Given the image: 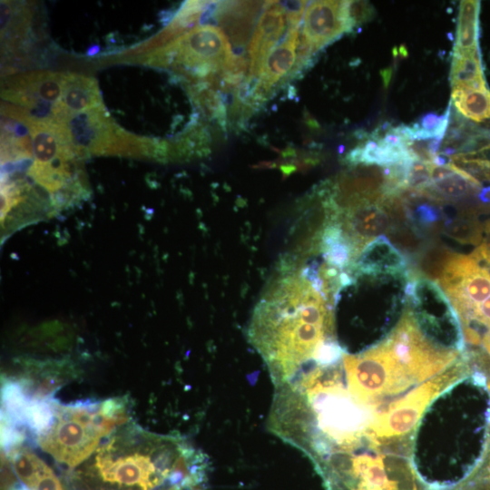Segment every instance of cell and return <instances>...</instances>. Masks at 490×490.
<instances>
[{
  "label": "cell",
  "instance_id": "5bb4252c",
  "mask_svg": "<svg viewBox=\"0 0 490 490\" xmlns=\"http://www.w3.org/2000/svg\"><path fill=\"white\" fill-rule=\"evenodd\" d=\"M262 2H213L209 16L227 32L235 44H244L253 27V24Z\"/></svg>",
  "mask_w": 490,
  "mask_h": 490
},
{
  "label": "cell",
  "instance_id": "484cf974",
  "mask_svg": "<svg viewBox=\"0 0 490 490\" xmlns=\"http://www.w3.org/2000/svg\"><path fill=\"white\" fill-rule=\"evenodd\" d=\"M432 163L436 166H447L451 163V157L447 156L442 152H438L434 156Z\"/></svg>",
  "mask_w": 490,
  "mask_h": 490
},
{
  "label": "cell",
  "instance_id": "d6986e66",
  "mask_svg": "<svg viewBox=\"0 0 490 490\" xmlns=\"http://www.w3.org/2000/svg\"><path fill=\"white\" fill-rule=\"evenodd\" d=\"M31 12L24 5L1 2V39L5 44H15L26 31Z\"/></svg>",
  "mask_w": 490,
  "mask_h": 490
},
{
  "label": "cell",
  "instance_id": "4316f807",
  "mask_svg": "<svg viewBox=\"0 0 490 490\" xmlns=\"http://www.w3.org/2000/svg\"><path fill=\"white\" fill-rule=\"evenodd\" d=\"M477 198L481 202L490 204V186L481 189Z\"/></svg>",
  "mask_w": 490,
  "mask_h": 490
},
{
  "label": "cell",
  "instance_id": "3957f363",
  "mask_svg": "<svg viewBox=\"0 0 490 490\" xmlns=\"http://www.w3.org/2000/svg\"><path fill=\"white\" fill-rule=\"evenodd\" d=\"M143 59L149 64L172 66L191 77L207 80L216 75L239 76L244 70V58L232 54L225 34L213 25L196 26Z\"/></svg>",
  "mask_w": 490,
  "mask_h": 490
},
{
  "label": "cell",
  "instance_id": "ffe728a7",
  "mask_svg": "<svg viewBox=\"0 0 490 490\" xmlns=\"http://www.w3.org/2000/svg\"><path fill=\"white\" fill-rule=\"evenodd\" d=\"M55 404L47 398L29 397L23 412L22 426L41 436L52 426L54 420Z\"/></svg>",
  "mask_w": 490,
  "mask_h": 490
},
{
  "label": "cell",
  "instance_id": "9c48e42d",
  "mask_svg": "<svg viewBox=\"0 0 490 490\" xmlns=\"http://www.w3.org/2000/svg\"><path fill=\"white\" fill-rule=\"evenodd\" d=\"M344 33H348L345 1L309 2L304 15L299 51L312 57Z\"/></svg>",
  "mask_w": 490,
  "mask_h": 490
},
{
  "label": "cell",
  "instance_id": "2e32d148",
  "mask_svg": "<svg viewBox=\"0 0 490 490\" xmlns=\"http://www.w3.org/2000/svg\"><path fill=\"white\" fill-rule=\"evenodd\" d=\"M434 201H461L481 191L478 180L456 166V172L422 190Z\"/></svg>",
  "mask_w": 490,
  "mask_h": 490
},
{
  "label": "cell",
  "instance_id": "ac0fdd59",
  "mask_svg": "<svg viewBox=\"0 0 490 490\" xmlns=\"http://www.w3.org/2000/svg\"><path fill=\"white\" fill-rule=\"evenodd\" d=\"M479 7L478 1L460 2L455 51L478 49Z\"/></svg>",
  "mask_w": 490,
  "mask_h": 490
},
{
  "label": "cell",
  "instance_id": "7402d4cb",
  "mask_svg": "<svg viewBox=\"0 0 490 490\" xmlns=\"http://www.w3.org/2000/svg\"><path fill=\"white\" fill-rule=\"evenodd\" d=\"M452 254L453 252L443 247L429 249L424 253L419 262L422 272L431 279H438Z\"/></svg>",
  "mask_w": 490,
  "mask_h": 490
},
{
  "label": "cell",
  "instance_id": "44dd1931",
  "mask_svg": "<svg viewBox=\"0 0 490 490\" xmlns=\"http://www.w3.org/2000/svg\"><path fill=\"white\" fill-rule=\"evenodd\" d=\"M443 232L464 244L479 245L483 239L484 225L472 214L446 218Z\"/></svg>",
  "mask_w": 490,
  "mask_h": 490
},
{
  "label": "cell",
  "instance_id": "9a60e30c",
  "mask_svg": "<svg viewBox=\"0 0 490 490\" xmlns=\"http://www.w3.org/2000/svg\"><path fill=\"white\" fill-rule=\"evenodd\" d=\"M450 80L452 87L466 89L487 88L483 74L479 48L470 51H455L453 54Z\"/></svg>",
  "mask_w": 490,
  "mask_h": 490
},
{
  "label": "cell",
  "instance_id": "8992f818",
  "mask_svg": "<svg viewBox=\"0 0 490 490\" xmlns=\"http://www.w3.org/2000/svg\"><path fill=\"white\" fill-rule=\"evenodd\" d=\"M467 373L466 358L456 359L437 377L416 387L376 416L368 427V438L377 443L408 433L417 424L428 404Z\"/></svg>",
  "mask_w": 490,
  "mask_h": 490
},
{
  "label": "cell",
  "instance_id": "603a6c76",
  "mask_svg": "<svg viewBox=\"0 0 490 490\" xmlns=\"http://www.w3.org/2000/svg\"><path fill=\"white\" fill-rule=\"evenodd\" d=\"M345 11L348 33L354 32L355 27L368 22L376 15L374 6L368 1H345Z\"/></svg>",
  "mask_w": 490,
  "mask_h": 490
},
{
  "label": "cell",
  "instance_id": "30bf717a",
  "mask_svg": "<svg viewBox=\"0 0 490 490\" xmlns=\"http://www.w3.org/2000/svg\"><path fill=\"white\" fill-rule=\"evenodd\" d=\"M287 15L280 2H264V10L254 30L249 45L250 72L245 79L256 82L270 52L279 41L286 29Z\"/></svg>",
  "mask_w": 490,
  "mask_h": 490
},
{
  "label": "cell",
  "instance_id": "277c9868",
  "mask_svg": "<svg viewBox=\"0 0 490 490\" xmlns=\"http://www.w3.org/2000/svg\"><path fill=\"white\" fill-rule=\"evenodd\" d=\"M126 420L127 416L105 415L101 404L92 401L55 404L54 423L39 436V444L57 461L74 467L87 459L100 441Z\"/></svg>",
  "mask_w": 490,
  "mask_h": 490
},
{
  "label": "cell",
  "instance_id": "83f0119b",
  "mask_svg": "<svg viewBox=\"0 0 490 490\" xmlns=\"http://www.w3.org/2000/svg\"><path fill=\"white\" fill-rule=\"evenodd\" d=\"M391 76V71L390 70H384L383 74V80L386 85H387Z\"/></svg>",
  "mask_w": 490,
  "mask_h": 490
},
{
  "label": "cell",
  "instance_id": "7c38bea8",
  "mask_svg": "<svg viewBox=\"0 0 490 490\" xmlns=\"http://www.w3.org/2000/svg\"><path fill=\"white\" fill-rule=\"evenodd\" d=\"M407 267L405 256L382 235L363 250L350 271L356 275L402 278L406 277Z\"/></svg>",
  "mask_w": 490,
  "mask_h": 490
},
{
  "label": "cell",
  "instance_id": "d4e9b609",
  "mask_svg": "<svg viewBox=\"0 0 490 490\" xmlns=\"http://www.w3.org/2000/svg\"><path fill=\"white\" fill-rule=\"evenodd\" d=\"M308 3V1L280 2L286 12L289 28L299 27Z\"/></svg>",
  "mask_w": 490,
  "mask_h": 490
},
{
  "label": "cell",
  "instance_id": "ba28073f",
  "mask_svg": "<svg viewBox=\"0 0 490 490\" xmlns=\"http://www.w3.org/2000/svg\"><path fill=\"white\" fill-rule=\"evenodd\" d=\"M390 214L383 201H359L341 208L337 206L335 215L329 223L338 227L343 240L352 250L356 262L370 242L391 228L393 217Z\"/></svg>",
  "mask_w": 490,
  "mask_h": 490
},
{
  "label": "cell",
  "instance_id": "8fae6325",
  "mask_svg": "<svg viewBox=\"0 0 490 490\" xmlns=\"http://www.w3.org/2000/svg\"><path fill=\"white\" fill-rule=\"evenodd\" d=\"M299 44V27L288 28L284 41L267 57L260 75L254 83L250 94V102L257 108L266 101L274 86L288 74L291 76L297 62Z\"/></svg>",
  "mask_w": 490,
  "mask_h": 490
},
{
  "label": "cell",
  "instance_id": "cb8c5ba5",
  "mask_svg": "<svg viewBox=\"0 0 490 490\" xmlns=\"http://www.w3.org/2000/svg\"><path fill=\"white\" fill-rule=\"evenodd\" d=\"M433 163L414 159L406 181V190L422 191L431 184Z\"/></svg>",
  "mask_w": 490,
  "mask_h": 490
},
{
  "label": "cell",
  "instance_id": "6da1fadb",
  "mask_svg": "<svg viewBox=\"0 0 490 490\" xmlns=\"http://www.w3.org/2000/svg\"><path fill=\"white\" fill-rule=\"evenodd\" d=\"M335 305L288 256L258 301L248 338L264 360L275 387L291 380L320 348L337 339Z\"/></svg>",
  "mask_w": 490,
  "mask_h": 490
},
{
  "label": "cell",
  "instance_id": "4fadbf2b",
  "mask_svg": "<svg viewBox=\"0 0 490 490\" xmlns=\"http://www.w3.org/2000/svg\"><path fill=\"white\" fill-rule=\"evenodd\" d=\"M103 104L96 80L66 73L64 89L51 121L64 124L73 115Z\"/></svg>",
  "mask_w": 490,
  "mask_h": 490
},
{
  "label": "cell",
  "instance_id": "f1b7e54d",
  "mask_svg": "<svg viewBox=\"0 0 490 490\" xmlns=\"http://www.w3.org/2000/svg\"><path fill=\"white\" fill-rule=\"evenodd\" d=\"M10 490H31V489L28 488L25 485L16 484L14 486H12Z\"/></svg>",
  "mask_w": 490,
  "mask_h": 490
},
{
  "label": "cell",
  "instance_id": "52a82bcc",
  "mask_svg": "<svg viewBox=\"0 0 490 490\" xmlns=\"http://www.w3.org/2000/svg\"><path fill=\"white\" fill-rule=\"evenodd\" d=\"M66 73L34 71L11 78L4 84L2 97L25 110L32 117L51 121L61 100Z\"/></svg>",
  "mask_w": 490,
  "mask_h": 490
},
{
  "label": "cell",
  "instance_id": "e0dca14e",
  "mask_svg": "<svg viewBox=\"0 0 490 490\" xmlns=\"http://www.w3.org/2000/svg\"><path fill=\"white\" fill-rule=\"evenodd\" d=\"M457 113L465 118L482 122L490 119V90L452 87V100Z\"/></svg>",
  "mask_w": 490,
  "mask_h": 490
},
{
  "label": "cell",
  "instance_id": "5b68a950",
  "mask_svg": "<svg viewBox=\"0 0 490 490\" xmlns=\"http://www.w3.org/2000/svg\"><path fill=\"white\" fill-rule=\"evenodd\" d=\"M77 155H125L165 162L168 144L127 133L109 117L103 103L71 116L64 124Z\"/></svg>",
  "mask_w": 490,
  "mask_h": 490
},
{
  "label": "cell",
  "instance_id": "7a4b0ae2",
  "mask_svg": "<svg viewBox=\"0 0 490 490\" xmlns=\"http://www.w3.org/2000/svg\"><path fill=\"white\" fill-rule=\"evenodd\" d=\"M453 361V355L430 341L408 315L377 346L342 355L349 393L374 414L387 405L381 414L397 396L440 374Z\"/></svg>",
  "mask_w": 490,
  "mask_h": 490
}]
</instances>
